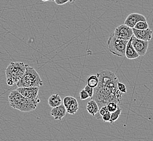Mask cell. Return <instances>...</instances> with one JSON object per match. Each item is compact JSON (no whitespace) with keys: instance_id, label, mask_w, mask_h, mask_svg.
I'll use <instances>...</instances> for the list:
<instances>
[{"instance_id":"10","label":"cell","mask_w":153,"mask_h":141,"mask_svg":"<svg viewBox=\"0 0 153 141\" xmlns=\"http://www.w3.org/2000/svg\"><path fill=\"white\" fill-rule=\"evenodd\" d=\"M133 35L136 38L144 41H149L152 38V30L148 28L146 30H136L133 28Z\"/></svg>"},{"instance_id":"8","label":"cell","mask_w":153,"mask_h":141,"mask_svg":"<svg viewBox=\"0 0 153 141\" xmlns=\"http://www.w3.org/2000/svg\"><path fill=\"white\" fill-rule=\"evenodd\" d=\"M22 96L24 97L30 98V99H36L38 96L39 87H23L18 88L16 90Z\"/></svg>"},{"instance_id":"29","label":"cell","mask_w":153,"mask_h":141,"mask_svg":"<svg viewBox=\"0 0 153 141\" xmlns=\"http://www.w3.org/2000/svg\"><path fill=\"white\" fill-rule=\"evenodd\" d=\"M51 2H54V0H49Z\"/></svg>"},{"instance_id":"21","label":"cell","mask_w":153,"mask_h":141,"mask_svg":"<svg viewBox=\"0 0 153 141\" xmlns=\"http://www.w3.org/2000/svg\"><path fill=\"white\" fill-rule=\"evenodd\" d=\"M118 90L123 94H127V88L126 85L122 82H117V84Z\"/></svg>"},{"instance_id":"19","label":"cell","mask_w":153,"mask_h":141,"mask_svg":"<svg viewBox=\"0 0 153 141\" xmlns=\"http://www.w3.org/2000/svg\"><path fill=\"white\" fill-rule=\"evenodd\" d=\"M134 28L136 30H146L149 28V25L147 21H140L136 24Z\"/></svg>"},{"instance_id":"28","label":"cell","mask_w":153,"mask_h":141,"mask_svg":"<svg viewBox=\"0 0 153 141\" xmlns=\"http://www.w3.org/2000/svg\"><path fill=\"white\" fill-rule=\"evenodd\" d=\"M43 2H47V1H49V0H41Z\"/></svg>"},{"instance_id":"16","label":"cell","mask_w":153,"mask_h":141,"mask_svg":"<svg viewBox=\"0 0 153 141\" xmlns=\"http://www.w3.org/2000/svg\"><path fill=\"white\" fill-rule=\"evenodd\" d=\"M79 109V104L78 103V101L76 100L75 102L72 103L69 106H68L67 108H66V112L70 115H74L76 114Z\"/></svg>"},{"instance_id":"20","label":"cell","mask_w":153,"mask_h":141,"mask_svg":"<svg viewBox=\"0 0 153 141\" xmlns=\"http://www.w3.org/2000/svg\"><path fill=\"white\" fill-rule=\"evenodd\" d=\"M106 106L108 110V111L110 112V113L115 111L118 107L117 104L114 102H110L106 105Z\"/></svg>"},{"instance_id":"4","label":"cell","mask_w":153,"mask_h":141,"mask_svg":"<svg viewBox=\"0 0 153 141\" xmlns=\"http://www.w3.org/2000/svg\"><path fill=\"white\" fill-rule=\"evenodd\" d=\"M26 65L22 62H12L6 70L7 84L13 85L21 79L26 70Z\"/></svg>"},{"instance_id":"22","label":"cell","mask_w":153,"mask_h":141,"mask_svg":"<svg viewBox=\"0 0 153 141\" xmlns=\"http://www.w3.org/2000/svg\"><path fill=\"white\" fill-rule=\"evenodd\" d=\"M89 97L88 94L84 89L80 92V98L82 100H86L88 99Z\"/></svg>"},{"instance_id":"23","label":"cell","mask_w":153,"mask_h":141,"mask_svg":"<svg viewBox=\"0 0 153 141\" xmlns=\"http://www.w3.org/2000/svg\"><path fill=\"white\" fill-rule=\"evenodd\" d=\"M84 90L87 92V94L89 96V97L90 98H92V96H93V94H94V88H92L91 87H90V86H88L86 85L84 87Z\"/></svg>"},{"instance_id":"2","label":"cell","mask_w":153,"mask_h":141,"mask_svg":"<svg viewBox=\"0 0 153 141\" xmlns=\"http://www.w3.org/2000/svg\"><path fill=\"white\" fill-rule=\"evenodd\" d=\"M10 105L21 112H30L36 108L40 100L38 98L30 99L24 97L16 90L10 92L8 96Z\"/></svg>"},{"instance_id":"1","label":"cell","mask_w":153,"mask_h":141,"mask_svg":"<svg viewBox=\"0 0 153 141\" xmlns=\"http://www.w3.org/2000/svg\"><path fill=\"white\" fill-rule=\"evenodd\" d=\"M96 75L98 83L94 88V94L91 98L97 103L99 108L110 102L120 104L123 93L118 90L117 76L110 70H103Z\"/></svg>"},{"instance_id":"18","label":"cell","mask_w":153,"mask_h":141,"mask_svg":"<svg viewBox=\"0 0 153 141\" xmlns=\"http://www.w3.org/2000/svg\"><path fill=\"white\" fill-rule=\"evenodd\" d=\"M76 100H77L74 97H71V96H66L64 98L63 100H62V103H63V105L65 106V108H67L68 106H69Z\"/></svg>"},{"instance_id":"6","label":"cell","mask_w":153,"mask_h":141,"mask_svg":"<svg viewBox=\"0 0 153 141\" xmlns=\"http://www.w3.org/2000/svg\"><path fill=\"white\" fill-rule=\"evenodd\" d=\"M113 34L117 38L129 41L133 35V29L125 24H122L115 28Z\"/></svg>"},{"instance_id":"17","label":"cell","mask_w":153,"mask_h":141,"mask_svg":"<svg viewBox=\"0 0 153 141\" xmlns=\"http://www.w3.org/2000/svg\"><path fill=\"white\" fill-rule=\"evenodd\" d=\"M122 110L120 108L119 106L118 107L117 109L115 111L111 113V117H110V119L109 121V122L110 123H113L115 122V121H117L118 119L120 117L121 115V112H122Z\"/></svg>"},{"instance_id":"14","label":"cell","mask_w":153,"mask_h":141,"mask_svg":"<svg viewBox=\"0 0 153 141\" xmlns=\"http://www.w3.org/2000/svg\"><path fill=\"white\" fill-rule=\"evenodd\" d=\"M62 103V98L58 94L52 95L48 100V105L51 108H54L60 105Z\"/></svg>"},{"instance_id":"11","label":"cell","mask_w":153,"mask_h":141,"mask_svg":"<svg viewBox=\"0 0 153 141\" xmlns=\"http://www.w3.org/2000/svg\"><path fill=\"white\" fill-rule=\"evenodd\" d=\"M66 114V110L63 104L52 108L51 111V115L53 117L54 119L61 121L64 117Z\"/></svg>"},{"instance_id":"15","label":"cell","mask_w":153,"mask_h":141,"mask_svg":"<svg viewBox=\"0 0 153 141\" xmlns=\"http://www.w3.org/2000/svg\"><path fill=\"white\" fill-rule=\"evenodd\" d=\"M98 83V78L97 75H91L88 77L86 79V85L94 88L97 86Z\"/></svg>"},{"instance_id":"12","label":"cell","mask_w":153,"mask_h":141,"mask_svg":"<svg viewBox=\"0 0 153 141\" xmlns=\"http://www.w3.org/2000/svg\"><path fill=\"white\" fill-rule=\"evenodd\" d=\"M125 56H126L127 59H135L139 57V55L136 52L135 50L134 49V48L131 44L130 39L128 41L126 45Z\"/></svg>"},{"instance_id":"13","label":"cell","mask_w":153,"mask_h":141,"mask_svg":"<svg viewBox=\"0 0 153 141\" xmlns=\"http://www.w3.org/2000/svg\"><path fill=\"white\" fill-rule=\"evenodd\" d=\"M86 110L89 114L93 116H95V115L99 111L100 108L97 103L94 100L92 99L91 100L89 101L87 104Z\"/></svg>"},{"instance_id":"3","label":"cell","mask_w":153,"mask_h":141,"mask_svg":"<svg viewBox=\"0 0 153 141\" xmlns=\"http://www.w3.org/2000/svg\"><path fill=\"white\" fill-rule=\"evenodd\" d=\"M43 85L38 72L35 68L26 65V70L24 76L16 83L18 88H28V87H40Z\"/></svg>"},{"instance_id":"24","label":"cell","mask_w":153,"mask_h":141,"mask_svg":"<svg viewBox=\"0 0 153 141\" xmlns=\"http://www.w3.org/2000/svg\"><path fill=\"white\" fill-rule=\"evenodd\" d=\"M110 117H111V113L110 112H108L106 113L105 114L102 116V118L104 122H109V121L110 119Z\"/></svg>"},{"instance_id":"25","label":"cell","mask_w":153,"mask_h":141,"mask_svg":"<svg viewBox=\"0 0 153 141\" xmlns=\"http://www.w3.org/2000/svg\"><path fill=\"white\" fill-rule=\"evenodd\" d=\"M99 112H100V116H103V115L105 114L107 112H108V110L107 108V106H104L103 107L100 108V110H99Z\"/></svg>"},{"instance_id":"27","label":"cell","mask_w":153,"mask_h":141,"mask_svg":"<svg viewBox=\"0 0 153 141\" xmlns=\"http://www.w3.org/2000/svg\"><path fill=\"white\" fill-rule=\"evenodd\" d=\"M75 1L76 0H69L68 2H70L71 4H74L75 2Z\"/></svg>"},{"instance_id":"9","label":"cell","mask_w":153,"mask_h":141,"mask_svg":"<svg viewBox=\"0 0 153 141\" xmlns=\"http://www.w3.org/2000/svg\"><path fill=\"white\" fill-rule=\"evenodd\" d=\"M140 21H147V19L144 15L138 13H131L127 16L124 24L133 28L136 24Z\"/></svg>"},{"instance_id":"7","label":"cell","mask_w":153,"mask_h":141,"mask_svg":"<svg viewBox=\"0 0 153 141\" xmlns=\"http://www.w3.org/2000/svg\"><path fill=\"white\" fill-rule=\"evenodd\" d=\"M131 44L139 56H143L146 54L148 48L149 41H144L136 38L133 35L130 39Z\"/></svg>"},{"instance_id":"5","label":"cell","mask_w":153,"mask_h":141,"mask_svg":"<svg viewBox=\"0 0 153 141\" xmlns=\"http://www.w3.org/2000/svg\"><path fill=\"white\" fill-rule=\"evenodd\" d=\"M128 41L116 38L112 33L109 36L108 41L109 50L111 53L118 56H124L126 47Z\"/></svg>"},{"instance_id":"26","label":"cell","mask_w":153,"mask_h":141,"mask_svg":"<svg viewBox=\"0 0 153 141\" xmlns=\"http://www.w3.org/2000/svg\"><path fill=\"white\" fill-rule=\"evenodd\" d=\"M69 0H54L55 3H56L57 5H63L65 4L66 3L68 2Z\"/></svg>"}]
</instances>
